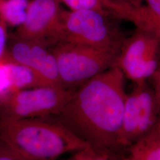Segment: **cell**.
Returning a JSON list of instances; mask_svg holds the SVG:
<instances>
[{
	"label": "cell",
	"instance_id": "1",
	"mask_svg": "<svg viewBox=\"0 0 160 160\" xmlns=\"http://www.w3.org/2000/svg\"><path fill=\"white\" fill-rule=\"evenodd\" d=\"M125 79L119 68H109L76 88L63 109L51 117L89 146L113 155L122 149Z\"/></svg>",
	"mask_w": 160,
	"mask_h": 160
},
{
	"label": "cell",
	"instance_id": "2",
	"mask_svg": "<svg viewBox=\"0 0 160 160\" xmlns=\"http://www.w3.org/2000/svg\"><path fill=\"white\" fill-rule=\"evenodd\" d=\"M0 141L23 160H57L89 147L52 117L0 118Z\"/></svg>",
	"mask_w": 160,
	"mask_h": 160
},
{
	"label": "cell",
	"instance_id": "3",
	"mask_svg": "<svg viewBox=\"0 0 160 160\" xmlns=\"http://www.w3.org/2000/svg\"><path fill=\"white\" fill-rule=\"evenodd\" d=\"M51 50L62 86L72 90L113 67L119 51L66 42L58 43Z\"/></svg>",
	"mask_w": 160,
	"mask_h": 160
},
{
	"label": "cell",
	"instance_id": "4",
	"mask_svg": "<svg viewBox=\"0 0 160 160\" xmlns=\"http://www.w3.org/2000/svg\"><path fill=\"white\" fill-rule=\"evenodd\" d=\"M109 13L93 10H63L60 42L119 51L125 36L109 20Z\"/></svg>",
	"mask_w": 160,
	"mask_h": 160
},
{
	"label": "cell",
	"instance_id": "5",
	"mask_svg": "<svg viewBox=\"0 0 160 160\" xmlns=\"http://www.w3.org/2000/svg\"><path fill=\"white\" fill-rule=\"evenodd\" d=\"M74 90L43 86L7 92L0 97V118L17 120L55 116Z\"/></svg>",
	"mask_w": 160,
	"mask_h": 160
},
{
	"label": "cell",
	"instance_id": "6",
	"mask_svg": "<svg viewBox=\"0 0 160 160\" xmlns=\"http://www.w3.org/2000/svg\"><path fill=\"white\" fill-rule=\"evenodd\" d=\"M160 102L147 82L134 84L126 94L120 136L122 148H128L155 129L159 120Z\"/></svg>",
	"mask_w": 160,
	"mask_h": 160
},
{
	"label": "cell",
	"instance_id": "7",
	"mask_svg": "<svg viewBox=\"0 0 160 160\" xmlns=\"http://www.w3.org/2000/svg\"><path fill=\"white\" fill-rule=\"evenodd\" d=\"M160 39L140 29L126 37L114 65L133 84L151 80L160 65Z\"/></svg>",
	"mask_w": 160,
	"mask_h": 160
},
{
	"label": "cell",
	"instance_id": "8",
	"mask_svg": "<svg viewBox=\"0 0 160 160\" xmlns=\"http://www.w3.org/2000/svg\"><path fill=\"white\" fill-rule=\"evenodd\" d=\"M60 5L58 0H30L26 19L15 35L47 47L54 46L61 38Z\"/></svg>",
	"mask_w": 160,
	"mask_h": 160
},
{
	"label": "cell",
	"instance_id": "9",
	"mask_svg": "<svg viewBox=\"0 0 160 160\" xmlns=\"http://www.w3.org/2000/svg\"><path fill=\"white\" fill-rule=\"evenodd\" d=\"M5 62L22 64L32 69L46 86L63 87L55 57L51 50L42 44L21 39L14 35L7 45Z\"/></svg>",
	"mask_w": 160,
	"mask_h": 160
},
{
	"label": "cell",
	"instance_id": "10",
	"mask_svg": "<svg viewBox=\"0 0 160 160\" xmlns=\"http://www.w3.org/2000/svg\"><path fill=\"white\" fill-rule=\"evenodd\" d=\"M103 4L112 17L132 23L136 29L147 32L160 39V18L152 14L143 4L133 6L112 0H103Z\"/></svg>",
	"mask_w": 160,
	"mask_h": 160
},
{
	"label": "cell",
	"instance_id": "11",
	"mask_svg": "<svg viewBox=\"0 0 160 160\" xmlns=\"http://www.w3.org/2000/svg\"><path fill=\"white\" fill-rule=\"evenodd\" d=\"M3 63L9 83L8 92L46 86L40 76L28 67L12 62Z\"/></svg>",
	"mask_w": 160,
	"mask_h": 160
},
{
	"label": "cell",
	"instance_id": "12",
	"mask_svg": "<svg viewBox=\"0 0 160 160\" xmlns=\"http://www.w3.org/2000/svg\"><path fill=\"white\" fill-rule=\"evenodd\" d=\"M133 160H160V135L157 126L128 148Z\"/></svg>",
	"mask_w": 160,
	"mask_h": 160
},
{
	"label": "cell",
	"instance_id": "13",
	"mask_svg": "<svg viewBox=\"0 0 160 160\" xmlns=\"http://www.w3.org/2000/svg\"><path fill=\"white\" fill-rule=\"evenodd\" d=\"M30 0H0V17L7 25L19 27L24 22Z\"/></svg>",
	"mask_w": 160,
	"mask_h": 160
},
{
	"label": "cell",
	"instance_id": "14",
	"mask_svg": "<svg viewBox=\"0 0 160 160\" xmlns=\"http://www.w3.org/2000/svg\"><path fill=\"white\" fill-rule=\"evenodd\" d=\"M69 8V10H93L109 13L104 8L103 0H58Z\"/></svg>",
	"mask_w": 160,
	"mask_h": 160
},
{
	"label": "cell",
	"instance_id": "15",
	"mask_svg": "<svg viewBox=\"0 0 160 160\" xmlns=\"http://www.w3.org/2000/svg\"><path fill=\"white\" fill-rule=\"evenodd\" d=\"M66 160H114V159L113 156L89 146L71 153V155Z\"/></svg>",
	"mask_w": 160,
	"mask_h": 160
},
{
	"label": "cell",
	"instance_id": "16",
	"mask_svg": "<svg viewBox=\"0 0 160 160\" xmlns=\"http://www.w3.org/2000/svg\"><path fill=\"white\" fill-rule=\"evenodd\" d=\"M7 24L0 17V64L3 63L8 41Z\"/></svg>",
	"mask_w": 160,
	"mask_h": 160
},
{
	"label": "cell",
	"instance_id": "17",
	"mask_svg": "<svg viewBox=\"0 0 160 160\" xmlns=\"http://www.w3.org/2000/svg\"><path fill=\"white\" fill-rule=\"evenodd\" d=\"M9 91V83L4 63L0 64V97Z\"/></svg>",
	"mask_w": 160,
	"mask_h": 160
},
{
	"label": "cell",
	"instance_id": "18",
	"mask_svg": "<svg viewBox=\"0 0 160 160\" xmlns=\"http://www.w3.org/2000/svg\"><path fill=\"white\" fill-rule=\"evenodd\" d=\"M0 160H23L0 141Z\"/></svg>",
	"mask_w": 160,
	"mask_h": 160
},
{
	"label": "cell",
	"instance_id": "19",
	"mask_svg": "<svg viewBox=\"0 0 160 160\" xmlns=\"http://www.w3.org/2000/svg\"><path fill=\"white\" fill-rule=\"evenodd\" d=\"M145 6L150 12L160 18V0H143Z\"/></svg>",
	"mask_w": 160,
	"mask_h": 160
},
{
	"label": "cell",
	"instance_id": "20",
	"mask_svg": "<svg viewBox=\"0 0 160 160\" xmlns=\"http://www.w3.org/2000/svg\"><path fill=\"white\" fill-rule=\"evenodd\" d=\"M152 81V88L160 102V66L151 79Z\"/></svg>",
	"mask_w": 160,
	"mask_h": 160
},
{
	"label": "cell",
	"instance_id": "21",
	"mask_svg": "<svg viewBox=\"0 0 160 160\" xmlns=\"http://www.w3.org/2000/svg\"><path fill=\"white\" fill-rule=\"evenodd\" d=\"M116 2H122V3H126L128 4H131L133 6H139L142 4L143 2V0H112Z\"/></svg>",
	"mask_w": 160,
	"mask_h": 160
},
{
	"label": "cell",
	"instance_id": "22",
	"mask_svg": "<svg viewBox=\"0 0 160 160\" xmlns=\"http://www.w3.org/2000/svg\"><path fill=\"white\" fill-rule=\"evenodd\" d=\"M114 160H133L129 156L127 157H122L120 158H114Z\"/></svg>",
	"mask_w": 160,
	"mask_h": 160
},
{
	"label": "cell",
	"instance_id": "23",
	"mask_svg": "<svg viewBox=\"0 0 160 160\" xmlns=\"http://www.w3.org/2000/svg\"><path fill=\"white\" fill-rule=\"evenodd\" d=\"M157 129H158V131L160 135V116L159 120H158V125H157Z\"/></svg>",
	"mask_w": 160,
	"mask_h": 160
},
{
	"label": "cell",
	"instance_id": "24",
	"mask_svg": "<svg viewBox=\"0 0 160 160\" xmlns=\"http://www.w3.org/2000/svg\"></svg>",
	"mask_w": 160,
	"mask_h": 160
}]
</instances>
